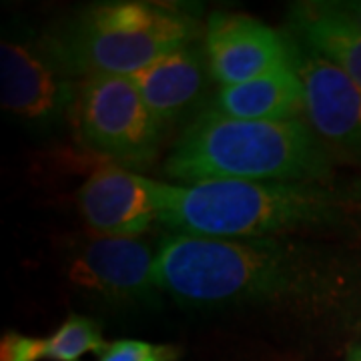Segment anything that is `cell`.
Instances as JSON below:
<instances>
[{
	"label": "cell",
	"mask_w": 361,
	"mask_h": 361,
	"mask_svg": "<svg viewBox=\"0 0 361 361\" xmlns=\"http://www.w3.org/2000/svg\"><path fill=\"white\" fill-rule=\"evenodd\" d=\"M161 291L193 310H269L305 319L345 317L361 303V261L303 237L209 239L165 235Z\"/></svg>",
	"instance_id": "obj_1"
},
{
	"label": "cell",
	"mask_w": 361,
	"mask_h": 361,
	"mask_svg": "<svg viewBox=\"0 0 361 361\" xmlns=\"http://www.w3.org/2000/svg\"><path fill=\"white\" fill-rule=\"evenodd\" d=\"M157 205L159 223L173 235L255 239L334 229L349 219L357 199L329 183L157 180Z\"/></svg>",
	"instance_id": "obj_2"
},
{
	"label": "cell",
	"mask_w": 361,
	"mask_h": 361,
	"mask_svg": "<svg viewBox=\"0 0 361 361\" xmlns=\"http://www.w3.org/2000/svg\"><path fill=\"white\" fill-rule=\"evenodd\" d=\"M334 167L336 155L305 118L239 121L209 106L173 142L163 171L179 185L329 183Z\"/></svg>",
	"instance_id": "obj_3"
},
{
	"label": "cell",
	"mask_w": 361,
	"mask_h": 361,
	"mask_svg": "<svg viewBox=\"0 0 361 361\" xmlns=\"http://www.w3.org/2000/svg\"><path fill=\"white\" fill-rule=\"evenodd\" d=\"M199 11L179 2L104 0L49 28L40 49L77 82L130 77L169 52L203 39Z\"/></svg>",
	"instance_id": "obj_4"
},
{
	"label": "cell",
	"mask_w": 361,
	"mask_h": 361,
	"mask_svg": "<svg viewBox=\"0 0 361 361\" xmlns=\"http://www.w3.org/2000/svg\"><path fill=\"white\" fill-rule=\"evenodd\" d=\"M73 111L78 139L113 165L147 167L161 151L165 133L130 77L103 75L82 80Z\"/></svg>",
	"instance_id": "obj_5"
},
{
	"label": "cell",
	"mask_w": 361,
	"mask_h": 361,
	"mask_svg": "<svg viewBox=\"0 0 361 361\" xmlns=\"http://www.w3.org/2000/svg\"><path fill=\"white\" fill-rule=\"evenodd\" d=\"M73 287L115 307H153L165 293L157 279V247L141 237L92 233L66 261Z\"/></svg>",
	"instance_id": "obj_6"
},
{
	"label": "cell",
	"mask_w": 361,
	"mask_h": 361,
	"mask_svg": "<svg viewBox=\"0 0 361 361\" xmlns=\"http://www.w3.org/2000/svg\"><path fill=\"white\" fill-rule=\"evenodd\" d=\"M285 35L291 65L303 85V118L331 153L361 163V85L289 30Z\"/></svg>",
	"instance_id": "obj_7"
},
{
	"label": "cell",
	"mask_w": 361,
	"mask_h": 361,
	"mask_svg": "<svg viewBox=\"0 0 361 361\" xmlns=\"http://www.w3.org/2000/svg\"><path fill=\"white\" fill-rule=\"evenodd\" d=\"M77 80L66 77L40 49L23 40L0 44V97L14 118L47 127L77 103Z\"/></svg>",
	"instance_id": "obj_8"
},
{
	"label": "cell",
	"mask_w": 361,
	"mask_h": 361,
	"mask_svg": "<svg viewBox=\"0 0 361 361\" xmlns=\"http://www.w3.org/2000/svg\"><path fill=\"white\" fill-rule=\"evenodd\" d=\"M203 47L211 77L221 87L261 77L289 59L285 32L255 16L231 11L209 14Z\"/></svg>",
	"instance_id": "obj_9"
},
{
	"label": "cell",
	"mask_w": 361,
	"mask_h": 361,
	"mask_svg": "<svg viewBox=\"0 0 361 361\" xmlns=\"http://www.w3.org/2000/svg\"><path fill=\"white\" fill-rule=\"evenodd\" d=\"M78 209L92 233L141 237L159 223L157 180L106 163L82 183Z\"/></svg>",
	"instance_id": "obj_10"
},
{
	"label": "cell",
	"mask_w": 361,
	"mask_h": 361,
	"mask_svg": "<svg viewBox=\"0 0 361 361\" xmlns=\"http://www.w3.org/2000/svg\"><path fill=\"white\" fill-rule=\"evenodd\" d=\"M211 71L205 47L199 40L169 52L130 75L147 109L165 135L201 101Z\"/></svg>",
	"instance_id": "obj_11"
},
{
	"label": "cell",
	"mask_w": 361,
	"mask_h": 361,
	"mask_svg": "<svg viewBox=\"0 0 361 361\" xmlns=\"http://www.w3.org/2000/svg\"><path fill=\"white\" fill-rule=\"evenodd\" d=\"M303 85L291 59L261 77L221 87L213 109L239 121L303 118Z\"/></svg>",
	"instance_id": "obj_12"
},
{
	"label": "cell",
	"mask_w": 361,
	"mask_h": 361,
	"mask_svg": "<svg viewBox=\"0 0 361 361\" xmlns=\"http://www.w3.org/2000/svg\"><path fill=\"white\" fill-rule=\"evenodd\" d=\"M289 32L334 61L361 85V35L357 30L323 16L305 0L289 8Z\"/></svg>",
	"instance_id": "obj_13"
},
{
	"label": "cell",
	"mask_w": 361,
	"mask_h": 361,
	"mask_svg": "<svg viewBox=\"0 0 361 361\" xmlns=\"http://www.w3.org/2000/svg\"><path fill=\"white\" fill-rule=\"evenodd\" d=\"M106 345L99 323L71 313L51 336L44 337V361H80L89 353L101 355Z\"/></svg>",
	"instance_id": "obj_14"
},
{
	"label": "cell",
	"mask_w": 361,
	"mask_h": 361,
	"mask_svg": "<svg viewBox=\"0 0 361 361\" xmlns=\"http://www.w3.org/2000/svg\"><path fill=\"white\" fill-rule=\"evenodd\" d=\"M179 349L169 343L118 339L104 348L99 361H179Z\"/></svg>",
	"instance_id": "obj_15"
},
{
	"label": "cell",
	"mask_w": 361,
	"mask_h": 361,
	"mask_svg": "<svg viewBox=\"0 0 361 361\" xmlns=\"http://www.w3.org/2000/svg\"><path fill=\"white\" fill-rule=\"evenodd\" d=\"M0 361H44V337L6 334L0 343Z\"/></svg>",
	"instance_id": "obj_16"
},
{
	"label": "cell",
	"mask_w": 361,
	"mask_h": 361,
	"mask_svg": "<svg viewBox=\"0 0 361 361\" xmlns=\"http://www.w3.org/2000/svg\"><path fill=\"white\" fill-rule=\"evenodd\" d=\"M323 16L357 30L361 35V0H310Z\"/></svg>",
	"instance_id": "obj_17"
},
{
	"label": "cell",
	"mask_w": 361,
	"mask_h": 361,
	"mask_svg": "<svg viewBox=\"0 0 361 361\" xmlns=\"http://www.w3.org/2000/svg\"><path fill=\"white\" fill-rule=\"evenodd\" d=\"M345 361H361V343L355 349H351V353H349Z\"/></svg>",
	"instance_id": "obj_18"
}]
</instances>
